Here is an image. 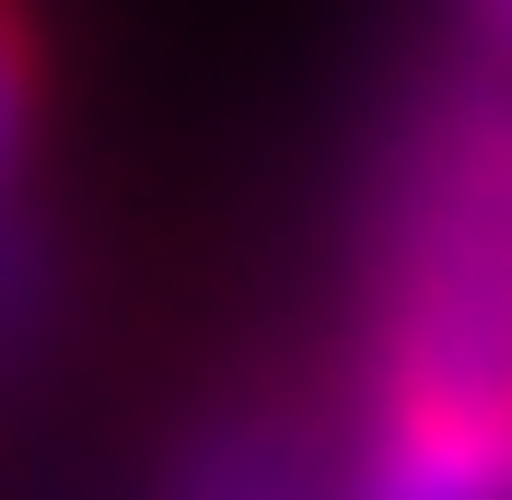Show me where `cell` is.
Returning a JSON list of instances; mask_svg holds the SVG:
<instances>
[{"mask_svg": "<svg viewBox=\"0 0 512 500\" xmlns=\"http://www.w3.org/2000/svg\"><path fill=\"white\" fill-rule=\"evenodd\" d=\"M24 128H35V59H24L12 0H0V187H12V163H24Z\"/></svg>", "mask_w": 512, "mask_h": 500, "instance_id": "2", "label": "cell"}, {"mask_svg": "<svg viewBox=\"0 0 512 500\" xmlns=\"http://www.w3.org/2000/svg\"><path fill=\"white\" fill-rule=\"evenodd\" d=\"M478 24H489V35H501V47H512V0H478Z\"/></svg>", "mask_w": 512, "mask_h": 500, "instance_id": "3", "label": "cell"}, {"mask_svg": "<svg viewBox=\"0 0 512 500\" xmlns=\"http://www.w3.org/2000/svg\"><path fill=\"white\" fill-rule=\"evenodd\" d=\"M361 419H512V94L454 105L396 187Z\"/></svg>", "mask_w": 512, "mask_h": 500, "instance_id": "1", "label": "cell"}]
</instances>
